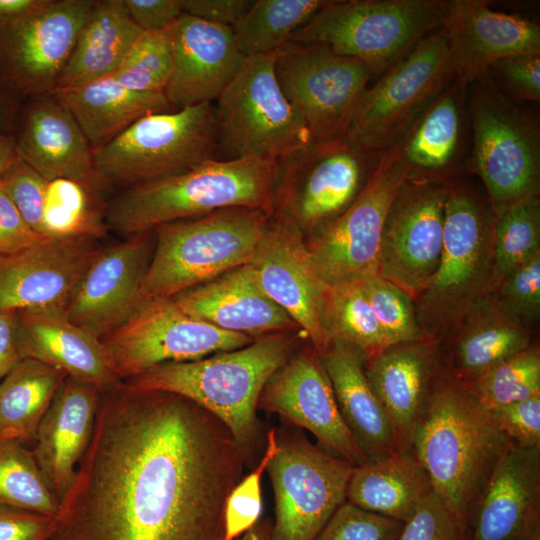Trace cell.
<instances>
[{
  "label": "cell",
  "instance_id": "1",
  "mask_svg": "<svg viewBox=\"0 0 540 540\" xmlns=\"http://www.w3.org/2000/svg\"><path fill=\"white\" fill-rule=\"evenodd\" d=\"M96 414L52 540H223L246 453L181 396L129 387Z\"/></svg>",
  "mask_w": 540,
  "mask_h": 540
},
{
  "label": "cell",
  "instance_id": "2",
  "mask_svg": "<svg viewBox=\"0 0 540 540\" xmlns=\"http://www.w3.org/2000/svg\"><path fill=\"white\" fill-rule=\"evenodd\" d=\"M511 444L455 378H437L412 438L434 492L466 527L494 464Z\"/></svg>",
  "mask_w": 540,
  "mask_h": 540
},
{
  "label": "cell",
  "instance_id": "3",
  "mask_svg": "<svg viewBox=\"0 0 540 540\" xmlns=\"http://www.w3.org/2000/svg\"><path fill=\"white\" fill-rule=\"evenodd\" d=\"M278 161L207 159L182 172L135 185L106 210L107 224L125 236L169 222L244 207L273 215Z\"/></svg>",
  "mask_w": 540,
  "mask_h": 540
},
{
  "label": "cell",
  "instance_id": "4",
  "mask_svg": "<svg viewBox=\"0 0 540 540\" xmlns=\"http://www.w3.org/2000/svg\"><path fill=\"white\" fill-rule=\"evenodd\" d=\"M290 333L267 334L207 358L161 364L132 378L130 388L190 400L222 422L246 453L257 435L261 392L292 355L295 337Z\"/></svg>",
  "mask_w": 540,
  "mask_h": 540
},
{
  "label": "cell",
  "instance_id": "5",
  "mask_svg": "<svg viewBox=\"0 0 540 540\" xmlns=\"http://www.w3.org/2000/svg\"><path fill=\"white\" fill-rule=\"evenodd\" d=\"M269 222L264 211L234 207L157 226L141 301L172 298L248 264Z\"/></svg>",
  "mask_w": 540,
  "mask_h": 540
},
{
  "label": "cell",
  "instance_id": "6",
  "mask_svg": "<svg viewBox=\"0 0 540 540\" xmlns=\"http://www.w3.org/2000/svg\"><path fill=\"white\" fill-rule=\"evenodd\" d=\"M471 128L468 167L486 190L496 215L538 196L540 122L504 96L486 74L467 87Z\"/></svg>",
  "mask_w": 540,
  "mask_h": 540
},
{
  "label": "cell",
  "instance_id": "7",
  "mask_svg": "<svg viewBox=\"0 0 540 540\" xmlns=\"http://www.w3.org/2000/svg\"><path fill=\"white\" fill-rule=\"evenodd\" d=\"M448 6L449 0H328L290 41L326 45L381 76L442 28Z\"/></svg>",
  "mask_w": 540,
  "mask_h": 540
},
{
  "label": "cell",
  "instance_id": "8",
  "mask_svg": "<svg viewBox=\"0 0 540 540\" xmlns=\"http://www.w3.org/2000/svg\"><path fill=\"white\" fill-rule=\"evenodd\" d=\"M495 221L488 198L464 182L448 185L439 265L420 295L421 312L435 328L456 329L469 309L491 292Z\"/></svg>",
  "mask_w": 540,
  "mask_h": 540
},
{
  "label": "cell",
  "instance_id": "9",
  "mask_svg": "<svg viewBox=\"0 0 540 540\" xmlns=\"http://www.w3.org/2000/svg\"><path fill=\"white\" fill-rule=\"evenodd\" d=\"M277 51L246 57L215 100L217 148L225 159L280 161L314 140L275 75Z\"/></svg>",
  "mask_w": 540,
  "mask_h": 540
},
{
  "label": "cell",
  "instance_id": "10",
  "mask_svg": "<svg viewBox=\"0 0 540 540\" xmlns=\"http://www.w3.org/2000/svg\"><path fill=\"white\" fill-rule=\"evenodd\" d=\"M213 103L149 113L93 151L100 184L132 187L189 169L214 158Z\"/></svg>",
  "mask_w": 540,
  "mask_h": 540
},
{
  "label": "cell",
  "instance_id": "11",
  "mask_svg": "<svg viewBox=\"0 0 540 540\" xmlns=\"http://www.w3.org/2000/svg\"><path fill=\"white\" fill-rule=\"evenodd\" d=\"M455 76L447 37L440 28L367 88L344 137L371 152L396 146Z\"/></svg>",
  "mask_w": 540,
  "mask_h": 540
},
{
  "label": "cell",
  "instance_id": "12",
  "mask_svg": "<svg viewBox=\"0 0 540 540\" xmlns=\"http://www.w3.org/2000/svg\"><path fill=\"white\" fill-rule=\"evenodd\" d=\"M380 155L358 148L345 137L314 141L278 161L274 213L301 230L318 228L351 205Z\"/></svg>",
  "mask_w": 540,
  "mask_h": 540
},
{
  "label": "cell",
  "instance_id": "13",
  "mask_svg": "<svg viewBox=\"0 0 540 540\" xmlns=\"http://www.w3.org/2000/svg\"><path fill=\"white\" fill-rule=\"evenodd\" d=\"M277 81L314 141L344 137L374 77L362 61L323 44L288 42L277 51Z\"/></svg>",
  "mask_w": 540,
  "mask_h": 540
},
{
  "label": "cell",
  "instance_id": "14",
  "mask_svg": "<svg viewBox=\"0 0 540 540\" xmlns=\"http://www.w3.org/2000/svg\"><path fill=\"white\" fill-rule=\"evenodd\" d=\"M254 339L198 319L172 298H156L142 302L101 340L118 378H134L164 363L198 360L244 347Z\"/></svg>",
  "mask_w": 540,
  "mask_h": 540
},
{
  "label": "cell",
  "instance_id": "15",
  "mask_svg": "<svg viewBox=\"0 0 540 540\" xmlns=\"http://www.w3.org/2000/svg\"><path fill=\"white\" fill-rule=\"evenodd\" d=\"M406 179L397 147L382 152L373 174L351 205L316 228L317 234L307 248L327 285L377 275L385 218Z\"/></svg>",
  "mask_w": 540,
  "mask_h": 540
},
{
  "label": "cell",
  "instance_id": "16",
  "mask_svg": "<svg viewBox=\"0 0 540 540\" xmlns=\"http://www.w3.org/2000/svg\"><path fill=\"white\" fill-rule=\"evenodd\" d=\"M354 468L305 438L278 440L267 466L275 497L272 540H314L346 501Z\"/></svg>",
  "mask_w": 540,
  "mask_h": 540
},
{
  "label": "cell",
  "instance_id": "17",
  "mask_svg": "<svg viewBox=\"0 0 540 540\" xmlns=\"http://www.w3.org/2000/svg\"><path fill=\"white\" fill-rule=\"evenodd\" d=\"M448 185L406 179L385 218L377 275L412 298L427 288L439 265Z\"/></svg>",
  "mask_w": 540,
  "mask_h": 540
},
{
  "label": "cell",
  "instance_id": "18",
  "mask_svg": "<svg viewBox=\"0 0 540 540\" xmlns=\"http://www.w3.org/2000/svg\"><path fill=\"white\" fill-rule=\"evenodd\" d=\"M94 0H52L39 13L0 24V88L21 99L53 93Z\"/></svg>",
  "mask_w": 540,
  "mask_h": 540
},
{
  "label": "cell",
  "instance_id": "19",
  "mask_svg": "<svg viewBox=\"0 0 540 540\" xmlns=\"http://www.w3.org/2000/svg\"><path fill=\"white\" fill-rule=\"evenodd\" d=\"M264 293L281 307L322 353L331 343L324 325L329 285L315 269L302 230L277 215L249 262Z\"/></svg>",
  "mask_w": 540,
  "mask_h": 540
},
{
  "label": "cell",
  "instance_id": "20",
  "mask_svg": "<svg viewBox=\"0 0 540 540\" xmlns=\"http://www.w3.org/2000/svg\"><path fill=\"white\" fill-rule=\"evenodd\" d=\"M101 248L90 238H46L0 256V311L65 314Z\"/></svg>",
  "mask_w": 540,
  "mask_h": 540
},
{
  "label": "cell",
  "instance_id": "21",
  "mask_svg": "<svg viewBox=\"0 0 540 540\" xmlns=\"http://www.w3.org/2000/svg\"><path fill=\"white\" fill-rule=\"evenodd\" d=\"M258 407L310 431L329 451L355 466L367 462L339 411L316 350L291 355L264 386Z\"/></svg>",
  "mask_w": 540,
  "mask_h": 540
},
{
  "label": "cell",
  "instance_id": "22",
  "mask_svg": "<svg viewBox=\"0 0 540 540\" xmlns=\"http://www.w3.org/2000/svg\"><path fill=\"white\" fill-rule=\"evenodd\" d=\"M101 248L82 276L66 318L99 338L125 323L141 305V285L152 255L150 233Z\"/></svg>",
  "mask_w": 540,
  "mask_h": 540
},
{
  "label": "cell",
  "instance_id": "23",
  "mask_svg": "<svg viewBox=\"0 0 540 540\" xmlns=\"http://www.w3.org/2000/svg\"><path fill=\"white\" fill-rule=\"evenodd\" d=\"M172 73L164 95L174 110L213 103L245 60L232 27L183 13L168 27Z\"/></svg>",
  "mask_w": 540,
  "mask_h": 540
},
{
  "label": "cell",
  "instance_id": "24",
  "mask_svg": "<svg viewBox=\"0 0 540 540\" xmlns=\"http://www.w3.org/2000/svg\"><path fill=\"white\" fill-rule=\"evenodd\" d=\"M442 28L463 86L484 77L497 61L540 53L539 25L517 14L498 12L484 0H449Z\"/></svg>",
  "mask_w": 540,
  "mask_h": 540
},
{
  "label": "cell",
  "instance_id": "25",
  "mask_svg": "<svg viewBox=\"0 0 540 540\" xmlns=\"http://www.w3.org/2000/svg\"><path fill=\"white\" fill-rule=\"evenodd\" d=\"M23 100L13 134L17 154L47 181L66 178L100 187L93 150L55 94Z\"/></svg>",
  "mask_w": 540,
  "mask_h": 540
},
{
  "label": "cell",
  "instance_id": "26",
  "mask_svg": "<svg viewBox=\"0 0 540 540\" xmlns=\"http://www.w3.org/2000/svg\"><path fill=\"white\" fill-rule=\"evenodd\" d=\"M540 446L511 444L476 500L473 540H526L539 521Z\"/></svg>",
  "mask_w": 540,
  "mask_h": 540
},
{
  "label": "cell",
  "instance_id": "27",
  "mask_svg": "<svg viewBox=\"0 0 540 540\" xmlns=\"http://www.w3.org/2000/svg\"><path fill=\"white\" fill-rule=\"evenodd\" d=\"M190 315L225 331L258 338L293 332L294 320L261 289L245 264L172 297Z\"/></svg>",
  "mask_w": 540,
  "mask_h": 540
},
{
  "label": "cell",
  "instance_id": "28",
  "mask_svg": "<svg viewBox=\"0 0 540 540\" xmlns=\"http://www.w3.org/2000/svg\"><path fill=\"white\" fill-rule=\"evenodd\" d=\"M99 391L67 376L38 426L33 455L61 505L74 484L76 463L91 440Z\"/></svg>",
  "mask_w": 540,
  "mask_h": 540
},
{
  "label": "cell",
  "instance_id": "29",
  "mask_svg": "<svg viewBox=\"0 0 540 540\" xmlns=\"http://www.w3.org/2000/svg\"><path fill=\"white\" fill-rule=\"evenodd\" d=\"M436 352L432 342L389 347L367 360L365 374L392 426L399 452L412 450V438L431 394Z\"/></svg>",
  "mask_w": 540,
  "mask_h": 540
},
{
  "label": "cell",
  "instance_id": "30",
  "mask_svg": "<svg viewBox=\"0 0 540 540\" xmlns=\"http://www.w3.org/2000/svg\"><path fill=\"white\" fill-rule=\"evenodd\" d=\"M17 346L21 359L40 361L99 390L119 379L101 338L65 314L18 311Z\"/></svg>",
  "mask_w": 540,
  "mask_h": 540
},
{
  "label": "cell",
  "instance_id": "31",
  "mask_svg": "<svg viewBox=\"0 0 540 540\" xmlns=\"http://www.w3.org/2000/svg\"><path fill=\"white\" fill-rule=\"evenodd\" d=\"M467 87L456 79L396 145L409 180L450 184L464 157Z\"/></svg>",
  "mask_w": 540,
  "mask_h": 540
},
{
  "label": "cell",
  "instance_id": "32",
  "mask_svg": "<svg viewBox=\"0 0 540 540\" xmlns=\"http://www.w3.org/2000/svg\"><path fill=\"white\" fill-rule=\"evenodd\" d=\"M319 357L341 416L366 460L376 461L399 452L390 421L367 380L363 356L334 341Z\"/></svg>",
  "mask_w": 540,
  "mask_h": 540
},
{
  "label": "cell",
  "instance_id": "33",
  "mask_svg": "<svg viewBox=\"0 0 540 540\" xmlns=\"http://www.w3.org/2000/svg\"><path fill=\"white\" fill-rule=\"evenodd\" d=\"M143 33L124 0L94 1L54 92L111 76Z\"/></svg>",
  "mask_w": 540,
  "mask_h": 540
},
{
  "label": "cell",
  "instance_id": "34",
  "mask_svg": "<svg viewBox=\"0 0 540 540\" xmlns=\"http://www.w3.org/2000/svg\"><path fill=\"white\" fill-rule=\"evenodd\" d=\"M53 93L74 117L93 151L142 116L172 111L164 93L137 92L122 86L112 76Z\"/></svg>",
  "mask_w": 540,
  "mask_h": 540
},
{
  "label": "cell",
  "instance_id": "35",
  "mask_svg": "<svg viewBox=\"0 0 540 540\" xmlns=\"http://www.w3.org/2000/svg\"><path fill=\"white\" fill-rule=\"evenodd\" d=\"M433 492L426 470L410 450L355 466L346 501L405 523Z\"/></svg>",
  "mask_w": 540,
  "mask_h": 540
},
{
  "label": "cell",
  "instance_id": "36",
  "mask_svg": "<svg viewBox=\"0 0 540 540\" xmlns=\"http://www.w3.org/2000/svg\"><path fill=\"white\" fill-rule=\"evenodd\" d=\"M456 329L452 361L460 383L530 347L528 328L503 312L491 293L469 309Z\"/></svg>",
  "mask_w": 540,
  "mask_h": 540
},
{
  "label": "cell",
  "instance_id": "37",
  "mask_svg": "<svg viewBox=\"0 0 540 540\" xmlns=\"http://www.w3.org/2000/svg\"><path fill=\"white\" fill-rule=\"evenodd\" d=\"M67 375L34 359H21L0 381V440L35 438Z\"/></svg>",
  "mask_w": 540,
  "mask_h": 540
},
{
  "label": "cell",
  "instance_id": "38",
  "mask_svg": "<svg viewBox=\"0 0 540 540\" xmlns=\"http://www.w3.org/2000/svg\"><path fill=\"white\" fill-rule=\"evenodd\" d=\"M328 0H255L232 27L245 57L269 54L288 43Z\"/></svg>",
  "mask_w": 540,
  "mask_h": 540
},
{
  "label": "cell",
  "instance_id": "39",
  "mask_svg": "<svg viewBox=\"0 0 540 540\" xmlns=\"http://www.w3.org/2000/svg\"><path fill=\"white\" fill-rule=\"evenodd\" d=\"M324 325L331 342H340L370 359L392 347L363 291L361 281L329 287Z\"/></svg>",
  "mask_w": 540,
  "mask_h": 540
},
{
  "label": "cell",
  "instance_id": "40",
  "mask_svg": "<svg viewBox=\"0 0 540 540\" xmlns=\"http://www.w3.org/2000/svg\"><path fill=\"white\" fill-rule=\"evenodd\" d=\"M97 187L58 178L47 182L43 230L49 238H101L107 229L106 212Z\"/></svg>",
  "mask_w": 540,
  "mask_h": 540
},
{
  "label": "cell",
  "instance_id": "41",
  "mask_svg": "<svg viewBox=\"0 0 540 540\" xmlns=\"http://www.w3.org/2000/svg\"><path fill=\"white\" fill-rule=\"evenodd\" d=\"M0 506L58 517L60 501L49 489L33 452L17 440H0Z\"/></svg>",
  "mask_w": 540,
  "mask_h": 540
},
{
  "label": "cell",
  "instance_id": "42",
  "mask_svg": "<svg viewBox=\"0 0 540 540\" xmlns=\"http://www.w3.org/2000/svg\"><path fill=\"white\" fill-rule=\"evenodd\" d=\"M539 253L540 202L539 197L535 196L496 215L492 290L511 272Z\"/></svg>",
  "mask_w": 540,
  "mask_h": 540
},
{
  "label": "cell",
  "instance_id": "43",
  "mask_svg": "<svg viewBox=\"0 0 540 540\" xmlns=\"http://www.w3.org/2000/svg\"><path fill=\"white\" fill-rule=\"evenodd\" d=\"M461 384L489 412L539 395V350L529 347Z\"/></svg>",
  "mask_w": 540,
  "mask_h": 540
},
{
  "label": "cell",
  "instance_id": "44",
  "mask_svg": "<svg viewBox=\"0 0 540 540\" xmlns=\"http://www.w3.org/2000/svg\"><path fill=\"white\" fill-rule=\"evenodd\" d=\"M172 73L168 28L137 39L111 75L122 86L142 93H164Z\"/></svg>",
  "mask_w": 540,
  "mask_h": 540
},
{
  "label": "cell",
  "instance_id": "45",
  "mask_svg": "<svg viewBox=\"0 0 540 540\" xmlns=\"http://www.w3.org/2000/svg\"><path fill=\"white\" fill-rule=\"evenodd\" d=\"M361 285L392 346L424 340L408 293L378 275L361 280Z\"/></svg>",
  "mask_w": 540,
  "mask_h": 540
},
{
  "label": "cell",
  "instance_id": "46",
  "mask_svg": "<svg viewBox=\"0 0 540 540\" xmlns=\"http://www.w3.org/2000/svg\"><path fill=\"white\" fill-rule=\"evenodd\" d=\"M277 449L278 440L271 430L261 461L233 487L226 498L223 540H235L257 524L262 512L261 477Z\"/></svg>",
  "mask_w": 540,
  "mask_h": 540
},
{
  "label": "cell",
  "instance_id": "47",
  "mask_svg": "<svg viewBox=\"0 0 540 540\" xmlns=\"http://www.w3.org/2000/svg\"><path fill=\"white\" fill-rule=\"evenodd\" d=\"M500 309L528 327L540 314V253L506 276L491 292Z\"/></svg>",
  "mask_w": 540,
  "mask_h": 540
},
{
  "label": "cell",
  "instance_id": "48",
  "mask_svg": "<svg viewBox=\"0 0 540 540\" xmlns=\"http://www.w3.org/2000/svg\"><path fill=\"white\" fill-rule=\"evenodd\" d=\"M403 524L345 501L314 540H397Z\"/></svg>",
  "mask_w": 540,
  "mask_h": 540
},
{
  "label": "cell",
  "instance_id": "49",
  "mask_svg": "<svg viewBox=\"0 0 540 540\" xmlns=\"http://www.w3.org/2000/svg\"><path fill=\"white\" fill-rule=\"evenodd\" d=\"M47 182L18 154L9 164L1 179V186L20 214L42 236H45L43 213Z\"/></svg>",
  "mask_w": 540,
  "mask_h": 540
},
{
  "label": "cell",
  "instance_id": "50",
  "mask_svg": "<svg viewBox=\"0 0 540 540\" xmlns=\"http://www.w3.org/2000/svg\"><path fill=\"white\" fill-rule=\"evenodd\" d=\"M487 74L511 101H540V53L501 59L489 68Z\"/></svg>",
  "mask_w": 540,
  "mask_h": 540
},
{
  "label": "cell",
  "instance_id": "51",
  "mask_svg": "<svg viewBox=\"0 0 540 540\" xmlns=\"http://www.w3.org/2000/svg\"><path fill=\"white\" fill-rule=\"evenodd\" d=\"M465 529L433 492L403 524L397 540H464Z\"/></svg>",
  "mask_w": 540,
  "mask_h": 540
},
{
  "label": "cell",
  "instance_id": "52",
  "mask_svg": "<svg viewBox=\"0 0 540 540\" xmlns=\"http://www.w3.org/2000/svg\"><path fill=\"white\" fill-rule=\"evenodd\" d=\"M496 426L515 445L540 446V394L490 411Z\"/></svg>",
  "mask_w": 540,
  "mask_h": 540
},
{
  "label": "cell",
  "instance_id": "53",
  "mask_svg": "<svg viewBox=\"0 0 540 540\" xmlns=\"http://www.w3.org/2000/svg\"><path fill=\"white\" fill-rule=\"evenodd\" d=\"M59 518L0 506V540H51Z\"/></svg>",
  "mask_w": 540,
  "mask_h": 540
},
{
  "label": "cell",
  "instance_id": "54",
  "mask_svg": "<svg viewBox=\"0 0 540 540\" xmlns=\"http://www.w3.org/2000/svg\"><path fill=\"white\" fill-rule=\"evenodd\" d=\"M46 238L20 214L0 183V256L30 247Z\"/></svg>",
  "mask_w": 540,
  "mask_h": 540
},
{
  "label": "cell",
  "instance_id": "55",
  "mask_svg": "<svg viewBox=\"0 0 540 540\" xmlns=\"http://www.w3.org/2000/svg\"><path fill=\"white\" fill-rule=\"evenodd\" d=\"M132 20L146 32L171 26L184 12L182 0H124Z\"/></svg>",
  "mask_w": 540,
  "mask_h": 540
},
{
  "label": "cell",
  "instance_id": "56",
  "mask_svg": "<svg viewBox=\"0 0 540 540\" xmlns=\"http://www.w3.org/2000/svg\"><path fill=\"white\" fill-rule=\"evenodd\" d=\"M251 0H182L183 12L210 23L233 27L248 11Z\"/></svg>",
  "mask_w": 540,
  "mask_h": 540
},
{
  "label": "cell",
  "instance_id": "57",
  "mask_svg": "<svg viewBox=\"0 0 540 540\" xmlns=\"http://www.w3.org/2000/svg\"><path fill=\"white\" fill-rule=\"evenodd\" d=\"M20 360L17 346V312L0 311V381Z\"/></svg>",
  "mask_w": 540,
  "mask_h": 540
},
{
  "label": "cell",
  "instance_id": "58",
  "mask_svg": "<svg viewBox=\"0 0 540 540\" xmlns=\"http://www.w3.org/2000/svg\"><path fill=\"white\" fill-rule=\"evenodd\" d=\"M52 0H0V24L25 19L45 9Z\"/></svg>",
  "mask_w": 540,
  "mask_h": 540
},
{
  "label": "cell",
  "instance_id": "59",
  "mask_svg": "<svg viewBox=\"0 0 540 540\" xmlns=\"http://www.w3.org/2000/svg\"><path fill=\"white\" fill-rule=\"evenodd\" d=\"M23 99L0 88V137L13 135Z\"/></svg>",
  "mask_w": 540,
  "mask_h": 540
},
{
  "label": "cell",
  "instance_id": "60",
  "mask_svg": "<svg viewBox=\"0 0 540 540\" xmlns=\"http://www.w3.org/2000/svg\"><path fill=\"white\" fill-rule=\"evenodd\" d=\"M17 155L13 135L0 137V183L3 173Z\"/></svg>",
  "mask_w": 540,
  "mask_h": 540
},
{
  "label": "cell",
  "instance_id": "61",
  "mask_svg": "<svg viewBox=\"0 0 540 540\" xmlns=\"http://www.w3.org/2000/svg\"><path fill=\"white\" fill-rule=\"evenodd\" d=\"M238 540H272V527L266 521L257 523Z\"/></svg>",
  "mask_w": 540,
  "mask_h": 540
},
{
  "label": "cell",
  "instance_id": "62",
  "mask_svg": "<svg viewBox=\"0 0 540 540\" xmlns=\"http://www.w3.org/2000/svg\"><path fill=\"white\" fill-rule=\"evenodd\" d=\"M526 540H540L539 521L530 528Z\"/></svg>",
  "mask_w": 540,
  "mask_h": 540
}]
</instances>
